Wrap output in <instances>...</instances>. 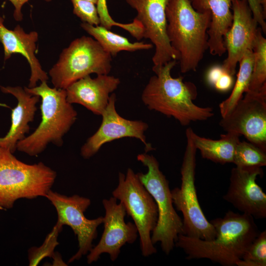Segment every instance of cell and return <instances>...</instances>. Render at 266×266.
I'll list each match as a JSON object with an SVG mask.
<instances>
[{"mask_svg": "<svg viewBox=\"0 0 266 266\" xmlns=\"http://www.w3.org/2000/svg\"><path fill=\"white\" fill-rule=\"evenodd\" d=\"M254 218L245 213L229 211L222 218L210 221L216 231L211 240L179 235L175 246L188 260L207 259L223 266H236L260 232Z\"/></svg>", "mask_w": 266, "mask_h": 266, "instance_id": "1", "label": "cell"}, {"mask_svg": "<svg viewBox=\"0 0 266 266\" xmlns=\"http://www.w3.org/2000/svg\"><path fill=\"white\" fill-rule=\"evenodd\" d=\"M177 64L171 60L163 65L153 66L152 76L142 95L147 107L168 117H173L182 126L192 122L205 121L214 115L212 108L194 103L198 92L196 85L184 82L183 77H173L171 71Z\"/></svg>", "mask_w": 266, "mask_h": 266, "instance_id": "2", "label": "cell"}, {"mask_svg": "<svg viewBox=\"0 0 266 266\" xmlns=\"http://www.w3.org/2000/svg\"><path fill=\"white\" fill-rule=\"evenodd\" d=\"M166 13L167 35L179 55L181 72L196 71L208 49L210 12L197 11L191 0H168Z\"/></svg>", "mask_w": 266, "mask_h": 266, "instance_id": "3", "label": "cell"}, {"mask_svg": "<svg viewBox=\"0 0 266 266\" xmlns=\"http://www.w3.org/2000/svg\"><path fill=\"white\" fill-rule=\"evenodd\" d=\"M24 90L41 99V121L38 127L28 136L19 141L16 149L31 156L42 153L49 143L61 146L63 137L77 119V113L66 100L65 89L49 87L47 81Z\"/></svg>", "mask_w": 266, "mask_h": 266, "instance_id": "4", "label": "cell"}, {"mask_svg": "<svg viewBox=\"0 0 266 266\" xmlns=\"http://www.w3.org/2000/svg\"><path fill=\"white\" fill-rule=\"evenodd\" d=\"M0 148V208L9 209L20 199L45 197L57 173L44 163L29 165Z\"/></svg>", "mask_w": 266, "mask_h": 266, "instance_id": "5", "label": "cell"}, {"mask_svg": "<svg viewBox=\"0 0 266 266\" xmlns=\"http://www.w3.org/2000/svg\"><path fill=\"white\" fill-rule=\"evenodd\" d=\"M137 160L147 168L146 173L136 174L152 196L158 209V220L152 233V242L154 245L160 242L163 251L169 255L175 246L179 235L183 233L182 219L173 206L168 181L160 170L157 160L147 153L138 154Z\"/></svg>", "mask_w": 266, "mask_h": 266, "instance_id": "6", "label": "cell"}, {"mask_svg": "<svg viewBox=\"0 0 266 266\" xmlns=\"http://www.w3.org/2000/svg\"><path fill=\"white\" fill-rule=\"evenodd\" d=\"M111 57L95 39L86 36L77 38L62 51L50 69L51 82L56 88L66 89L91 74H108Z\"/></svg>", "mask_w": 266, "mask_h": 266, "instance_id": "7", "label": "cell"}, {"mask_svg": "<svg viewBox=\"0 0 266 266\" xmlns=\"http://www.w3.org/2000/svg\"><path fill=\"white\" fill-rule=\"evenodd\" d=\"M193 130L186 131V146L181 167L180 188L171 190L173 205L183 215V234L203 240H211L216 236L213 225L204 215L199 203L195 187L197 148L192 137Z\"/></svg>", "mask_w": 266, "mask_h": 266, "instance_id": "8", "label": "cell"}, {"mask_svg": "<svg viewBox=\"0 0 266 266\" xmlns=\"http://www.w3.org/2000/svg\"><path fill=\"white\" fill-rule=\"evenodd\" d=\"M113 197L124 205L131 217L140 239V248L144 257L157 253L151 240V233L158 217L157 206L152 196L131 168L126 174L119 172L118 184L112 193Z\"/></svg>", "mask_w": 266, "mask_h": 266, "instance_id": "9", "label": "cell"}, {"mask_svg": "<svg viewBox=\"0 0 266 266\" xmlns=\"http://www.w3.org/2000/svg\"><path fill=\"white\" fill-rule=\"evenodd\" d=\"M55 207L58 215L56 223L68 226L77 236L78 250L68 260L70 263L80 260L93 248L92 242L98 234L97 229L103 222V217L88 219L84 212L91 200L78 195L66 196L50 190L45 197Z\"/></svg>", "mask_w": 266, "mask_h": 266, "instance_id": "10", "label": "cell"}, {"mask_svg": "<svg viewBox=\"0 0 266 266\" xmlns=\"http://www.w3.org/2000/svg\"><path fill=\"white\" fill-rule=\"evenodd\" d=\"M232 110L222 117L220 126L226 132L243 135L266 151V84L256 92H246Z\"/></svg>", "mask_w": 266, "mask_h": 266, "instance_id": "11", "label": "cell"}, {"mask_svg": "<svg viewBox=\"0 0 266 266\" xmlns=\"http://www.w3.org/2000/svg\"><path fill=\"white\" fill-rule=\"evenodd\" d=\"M105 210L104 230L99 243L93 247L87 256V263L97 261L100 255L107 253L112 262L118 257L121 248L127 243L132 244L136 240L138 231L134 223H126V209L113 197L102 200Z\"/></svg>", "mask_w": 266, "mask_h": 266, "instance_id": "12", "label": "cell"}, {"mask_svg": "<svg viewBox=\"0 0 266 266\" xmlns=\"http://www.w3.org/2000/svg\"><path fill=\"white\" fill-rule=\"evenodd\" d=\"M116 95L112 93L101 115L100 126L81 148L80 154L83 158L89 159L95 155L105 143L124 137L140 140L145 146L146 153L154 150L151 144L147 142L144 135L148 125L142 121L130 120L121 116L116 110Z\"/></svg>", "mask_w": 266, "mask_h": 266, "instance_id": "13", "label": "cell"}, {"mask_svg": "<svg viewBox=\"0 0 266 266\" xmlns=\"http://www.w3.org/2000/svg\"><path fill=\"white\" fill-rule=\"evenodd\" d=\"M137 12L135 17L142 25L143 37L155 47L153 66L178 60L179 55L170 45L166 32V8L168 0H125Z\"/></svg>", "mask_w": 266, "mask_h": 266, "instance_id": "14", "label": "cell"}, {"mask_svg": "<svg viewBox=\"0 0 266 266\" xmlns=\"http://www.w3.org/2000/svg\"><path fill=\"white\" fill-rule=\"evenodd\" d=\"M233 19L224 37L227 56L222 66L233 76L236 67L245 52L252 50L259 29L247 0H232Z\"/></svg>", "mask_w": 266, "mask_h": 266, "instance_id": "15", "label": "cell"}, {"mask_svg": "<svg viewBox=\"0 0 266 266\" xmlns=\"http://www.w3.org/2000/svg\"><path fill=\"white\" fill-rule=\"evenodd\" d=\"M263 174L262 167L233 168L229 186L223 198L242 213L254 218H265L266 195L256 182L258 176Z\"/></svg>", "mask_w": 266, "mask_h": 266, "instance_id": "16", "label": "cell"}, {"mask_svg": "<svg viewBox=\"0 0 266 266\" xmlns=\"http://www.w3.org/2000/svg\"><path fill=\"white\" fill-rule=\"evenodd\" d=\"M120 79L108 74L86 76L73 82L65 90L66 100L81 104L94 114L101 115L106 107L110 94L117 89Z\"/></svg>", "mask_w": 266, "mask_h": 266, "instance_id": "17", "label": "cell"}, {"mask_svg": "<svg viewBox=\"0 0 266 266\" xmlns=\"http://www.w3.org/2000/svg\"><path fill=\"white\" fill-rule=\"evenodd\" d=\"M4 21L0 16V43L3 47L4 60L14 54H21L27 59L31 68L28 88L35 87L39 81H47L48 76L35 56L38 33L35 31L26 33L19 25L13 30L8 29Z\"/></svg>", "mask_w": 266, "mask_h": 266, "instance_id": "18", "label": "cell"}, {"mask_svg": "<svg viewBox=\"0 0 266 266\" xmlns=\"http://www.w3.org/2000/svg\"><path fill=\"white\" fill-rule=\"evenodd\" d=\"M1 91L14 96L17 100L16 107L12 109L11 126L3 137H0V148L9 150L13 153L18 142L29 133V123L33 121L37 110L36 105L40 97L27 92L20 86H0Z\"/></svg>", "mask_w": 266, "mask_h": 266, "instance_id": "19", "label": "cell"}, {"mask_svg": "<svg viewBox=\"0 0 266 266\" xmlns=\"http://www.w3.org/2000/svg\"><path fill=\"white\" fill-rule=\"evenodd\" d=\"M194 8L203 12L208 11L211 15L208 49L212 55L222 56L226 52L224 37L230 28L233 19L232 0H191Z\"/></svg>", "mask_w": 266, "mask_h": 266, "instance_id": "20", "label": "cell"}, {"mask_svg": "<svg viewBox=\"0 0 266 266\" xmlns=\"http://www.w3.org/2000/svg\"><path fill=\"white\" fill-rule=\"evenodd\" d=\"M192 135L195 145L203 158L222 165L233 163L235 149L240 141V135L227 132L216 140L200 136L194 131Z\"/></svg>", "mask_w": 266, "mask_h": 266, "instance_id": "21", "label": "cell"}, {"mask_svg": "<svg viewBox=\"0 0 266 266\" xmlns=\"http://www.w3.org/2000/svg\"><path fill=\"white\" fill-rule=\"evenodd\" d=\"M80 26L111 56H115L122 51L134 52L149 50L153 47L151 43L144 42H132L126 37L113 33L100 25L94 26L82 22Z\"/></svg>", "mask_w": 266, "mask_h": 266, "instance_id": "22", "label": "cell"}, {"mask_svg": "<svg viewBox=\"0 0 266 266\" xmlns=\"http://www.w3.org/2000/svg\"><path fill=\"white\" fill-rule=\"evenodd\" d=\"M254 56L252 50H247L239 61L237 78L230 96L219 104L222 117L228 114L243 97L248 88L252 72Z\"/></svg>", "mask_w": 266, "mask_h": 266, "instance_id": "23", "label": "cell"}, {"mask_svg": "<svg viewBox=\"0 0 266 266\" xmlns=\"http://www.w3.org/2000/svg\"><path fill=\"white\" fill-rule=\"evenodd\" d=\"M262 32V30L259 27L253 45L254 61L252 72L246 92H258L266 84V39Z\"/></svg>", "mask_w": 266, "mask_h": 266, "instance_id": "24", "label": "cell"}, {"mask_svg": "<svg viewBox=\"0 0 266 266\" xmlns=\"http://www.w3.org/2000/svg\"><path fill=\"white\" fill-rule=\"evenodd\" d=\"M233 163L241 168L262 167L266 165V151L248 141H239Z\"/></svg>", "mask_w": 266, "mask_h": 266, "instance_id": "25", "label": "cell"}, {"mask_svg": "<svg viewBox=\"0 0 266 266\" xmlns=\"http://www.w3.org/2000/svg\"><path fill=\"white\" fill-rule=\"evenodd\" d=\"M236 266H266V230L259 233L244 254L241 260L237 263Z\"/></svg>", "mask_w": 266, "mask_h": 266, "instance_id": "26", "label": "cell"}, {"mask_svg": "<svg viewBox=\"0 0 266 266\" xmlns=\"http://www.w3.org/2000/svg\"><path fill=\"white\" fill-rule=\"evenodd\" d=\"M97 8L100 19V25L110 30L112 27H119L128 32L137 39H140L143 33L141 23L136 19L130 23H121L114 20L110 16L106 3V0H98Z\"/></svg>", "mask_w": 266, "mask_h": 266, "instance_id": "27", "label": "cell"}, {"mask_svg": "<svg viewBox=\"0 0 266 266\" xmlns=\"http://www.w3.org/2000/svg\"><path fill=\"white\" fill-rule=\"evenodd\" d=\"M62 228V226L56 223L52 231L47 235L41 246L32 247L29 250L30 266H37L45 257H53L55 254L54 249L59 244L57 238Z\"/></svg>", "mask_w": 266, "mask_h": 266, "instance_id": "28", "label": "cell"}, {"mask_svg": "<svg viewBox=\"0 0 266 266\" xmlns=\"http://www.w3.org/2000/svg\"><path fill=\"white\" fill-rule=\"evenodd\" d=\"M73 6V13L83 23L98 26L100 19L96 4L86 0H70Z\"/></svg>", "mask_w": 266, "mask_h": 266, "instance_id": "29", "label": "cell"}, {"mask_svg": "<svg viewBox=\"0 0 266 266\" xmlns=\"http://www.w3.org/2000/svg\"><path fill=\"white\" fill-rule=\"evenodd\" d=\"M251 9L254 18L264 33L266 32V23L265 22L266 13L264 12L261 5L257 0H247Z\"/></svg>", "mask_w": 266, "mask_h": 266, "instance_id": "30", "label": "cell"}, {"mask_svg": "<svg viewBox=\"0 0 266 266\" xmlns=\"http://www.w3.org/2000/svg\"><path fill=\"white\" fill-rule=\"evenodd\" d=\"M233 84V76L225 70L217 79L212 87L220 92H225L229 90Z\"/></svg>", "mask_w": 266, "mask_h": 266, "instance_id": "31", "label": "cell"}, {"mask_svg": "<svg viewBox=\"0 0 266 266\" xmlns=\"http://www.w3.org/2000/svg\"><path fill=\"white\" fill-rule=\"evenodd\" d=\"M225 71L222 66L215 65L210 67L206 74V80L208 84L213 86L217 79Z\"/></svg>", "mask_w": 266, "mask_h": 266, "instance_id": "32", "label": "cell"}, {"mask_svg": "<svg viewBox=\"0 0 266 266\" xmlns=\"http://www.w3.org/2000/svg\"><path fill=\"white\" fill-rule=\"evenodd\" d=\"M14 7L13 12V17L16 21H21L23 20V15L22 12V9L24 4L27 2L29 0H8ZM46 2H50L52 0H44Z\"/></svg>", "mask_w": 266, "mask_h": 266, "instance_id": "33", "label": "cell"}, {"mask_svg": "<svg viewBox=\"0 0 266 266\" xmlns=\"http://www.w3.org/2000/svg\"><path fill=\"white\" fill-rule=\"evenodd\" d=\"M262 6L264 12L266 13V0H257Z\"/></svg>", "mask_w": 266, "mask_h": 266, "instance_id": "34", "label": "cell"}, {"mask_svg": "<svg viewBox=\"0 0 266 266\" xmlns=\"http://www.w3.org/2000/svg\"><path fill=\"white\" fill-rule=\"evenodd\" d=\"M87 1H90L94 4H95L96 5H97L98 2V0H86Z\"/></svg>", "mask_w": 266, "mask_h": 266, "instance_id": "35", "label": "cell"}]
</instances>
